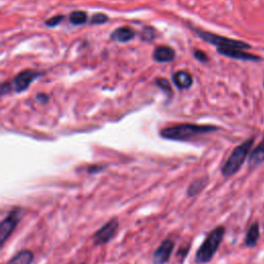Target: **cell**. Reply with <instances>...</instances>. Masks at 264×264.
<instances>
[{
  "label": "cell",
  "instance_id": "10",
  "mask_svg": "<svg viewBox=\"0 0 264 264\" xmlns=\"http://www.w3.org/2000/svg\"><path fill=\"white\" fill-rule=\"evenodd\" d=\"M175 53L170 47L166 46H160L154 50L153 52V59L156 62L164 63V62H171L174 59Z\"/></svg>",
  "mask_w": 264,
  "mask_h": 264
},
{
  "label": "cell",
  "instance_id": "7",
  "mask_svg": "<svg viewBox=\"0 0 264 264\" xmlns=\"http://www.w3.org/2000/svg\"><path fill=\"white\" fill-rule=\"evenodd\" d=\"M174 241L171 238H166L158 246L153 253V263L154 264H166L170 261L172 251L174 249Z\"/></svg>",
  "mask_w": 264,
  "mask_h": 264
},
{
  "label": "cell",
  "instance_id": "12",
  "mask_svg": "<svg viewBox=\"0 0 264 264\" xmlns=\"http://www.w3.org/2000/svg\"><path fill=\"white\" fill-rule=\"evenodd\" d=\"M207 184H209V179H207V177H202V178L195 179L187 188V192H186L187 196L190 198L196 197L204 190V188L207 186Z\"/></svg>",
  "mask_w": 264,
  "mask_h": 264
},
{
  "label": "cell",
  "instance_id": "13",
  "mask_svg": "<svg viewBox=\"0 0 264 264\" xmlns=\"http://www.w3.org/2000/svg\"><path fill=\"white\" fill-rule=\"evenodd\" d=\"M172 79L174 85L183 90L189 89L193 84V78L187 71H178L172 76Z\"/></svg>",
  "mask_w": 264,
  "mask_h": 264
},
{
  "label": "cell",
  "instance_id": "3",
  "mask_svg": "<svg viewBox=\"0 0 264 264\" xmlns=\"http://www.w3.org/2000/svg\"><path fill=\"white\" fill-rule=\"evenodd\" d=\"M254 140H255L254 138L248 139L231 152V154L226 160V162L222 166L221 172L224 177L225 178L233 177V175H234L242 169L246 159L250 156Z\"/></svg>",
  "mask_w": 264,
  "mask_h": 264
},
{
  "label": "cell",
  "instance_id": "19",
  "mask_svg": "<svg viewBox=\"0 0 264 264\" xmlns=\"http://www.w3.org/2000/svg\"><path fill=\"white\" fill-rule=\"evenodd\" d=\"M109 21V18L108 16L102 14V13H99V14H95L92 16L91 18V23L92 24H96V25H98V24H105Z\"/></svg>",
  "mask_w": 264,
  "mask_h": 264
},
{
  "label": "cell",
  "instance_id": "17",
  "mask_svg": "<svg viewBox=\"0 0 264 264\" xmlns=\"http://www.w3.org/2000/svg\"><path fill=\"white\" fill-rule=\"evenodd\" d=\"M88 19V16L85 12L82 11H76L73 12L69 16V21L74 25H82V24L86 23Z\"/></svg>",
  "mask_w": 264,
  "mask_h": 264
},
{
  "label": "cell",
  "instance_id": "18",
  "mask_svg": "<svg viewBox=\"0 0 264 264\" xmlns=\"http://www.w3.org/2000/svg\"><path fill=\"white\" fill-rule=\"evenodd\" d=\"M156 85L160 88V89H161L163 92H165L166 94H171V84L170 82L167 81V79L165 78H157L156 79Z\"/></svg>",
  "mask_w": 264,
  "mask_h": 264
},
{
  "label": "cell",
  "instance_id": "16",
  "mask_svg": "<svg viewBox=\"0 0 264 264\" xmlns=\"http://www.w3.org/2000/svg\"><path fill=\"white\" fill-rule=\"evenodd\" d=\"M260 236V229H259V224L254 223L250 226L249 230L246 234L245 237V245L248 248H254L258 243V239Z\"/></svg>",
  "mask_w": 264,
  "mask_h": 264
},
{
  "label": "cell",
  "instance_id": "25",
  "mask_svg": "<svg viewBox=\"0 0 264 264\" xmlns=\"http://www.w3.org/2000/svg\"><path fill=\"white\" fill-rule=\"evenodd\" d=\"M12 88H14V86H12V84H9V83L2 84V86H1V95H5L6 93L11 92Z\"/></svg>",
  "mask_w": 264,
  "mask_h": 264
},
{
  "label": "cell",
  "instance_id": "15",
  "mask_svg": "<svg viewBox=\"0 0 264 264\" xmlns=\"http://www.w3.org/2000/svg\"><path fill=\"white\" fill-rule=\"evenodd\" d=\"M34 260V255L30 250L23 249L14 255L6 264H32Z\"/></svg>",
  "mask_w": 264,
  "mask_h": 264
},
{
  "label": "cell",
  "instance_id": "20",
  "mask_svg": "<svg viewBox=\"0 0 264 264\" xmlns=\"http://www.w3.org/2000/svg\"><path fill=\"white\" fill-rule=\"evenodd\" d=\"M154 36H155V32L154 30L152 28H148L146 27L145 29L142 30V33H141V38L143 39V41L146 42H151L154 39Z\"/></svg>",
  "mask_w": 264,
  "mask_h": 264
},
{
  "label": "cell",
  "instance_id": "22",
  "mask_svg": "<svg viewBox=\"0 0 264 264\" xmlns=\"http://www.w3.org/2000/svg\"><path fill=\"white\" fill-rule=\"evenodd\" d=\"M189 250H190V245H187L186 247H181V249L178 252V258L180 259L181 263H183L184 260L187 258Z\"/></svg>",
  "mask_w": 264,
  "mask_h": 264
},
{
  "label": "cell",
  "instance_id": "24",
  "mask_svg": "<svg viewBox=\"0 0 264 264\" xmlns=\"http://www.w3.org/2000/svg\"><path fill=\"white\" fill-rule=\"evenodd\" d=\"M106 169V166H101V165H92L89 166L87 169V172L90 174H94V173H98L100 171H102L103 170Z\"/></svg>",
  "mask_w": 264,
  "mask_h": 264
},
{
  "label": "cell",
  "instance_id": "14",
  "mask_svg": "<svg viewBox=\"0 0 264 264\" xmlns=\"http://www.w3.org/2000/svg\"><path fill=\"white\" fill-rule=\"evenodd\" d=\"M264 162V135L259 145L251 151L249 156V166L256 167Z\"/></svg>",
  "mask_w": 264,
  "mask_h": 264
},
{
  "label": "cell",
  "instance_id": "23",
  "mask_svg": "<svg viewBox=\"0 0 264 264\" xmlns=\"http://www.w3.org/2000/svg\"><path fill=\"white\" fill-rule=\"evenodd\" d=\"M194 57L195 59H197L198 61H201V62H207L209 61V57H207L206 54L202 51V50H195L194 51Z\"/></svg>",
  "mask_w": 264,
  "mask_h": 264
},
{
  "label": "cell",
  "instance_id": "6",
  "mask_svg": "<svg viewBox=\"0 0 264 264\" xmlns=\"http://www.w3.org/2000/svg\"><path fill=\"white\" fill-rule=\"evenodd\" d=\"M119 219L114 217L109 219L105 225L100 227L96 233L93 234L92 239L95 246H103L109 244L111 239L115 237L119 230Z\"/></svg>",
  "mask_w": 264,
  "mask_h": 264
},
{
  "label": "cell",
  "instance_id": "4",
  "mask_svg": "<svg viewBox=\"0 0 264 264\" xmlns=\"http://www.w3.org/2000/svg\"><path fill=\"white\" fill-rule=\"evenodd\" d=\"M197 35L203 39L204 42L209 43L213 46L217 47V49H238V50H250L251 45L245 43L243 41H237V39H231L225 36H221L218 34L212 33V32L202 31L198 29H193Z\"/></svg>",
  "mask_w": 264,
  "mask_h": 264
},
{
  "label": "cell",
  "instance_id": "21",
  "mask_svg": "<svg viewBox=\"0 0 264 264\" xmlns=\"http://www.w3.org/2000/svg\"><path fill=\"white\" fill-rule=\"evenodd\" d=\"M63 20V16H54V17L47 19V22H46V25L47 27H56L58 25V24H60Z\"/></svg>",
  "mask_w": 264,
  "mask_h": 264
},
{
  "label": "cell",
  "instance_id": "2",
  "mask_svg": "<svg viewBox=\"0 0 264 264\" xmlns=\"http://www.w3.org/2000/svg\"><path fill=\"white\" fill-rule=\"evenodd\" d=\"M225 227L219 225L215 227L211 233L206 235L203 243L199 247L195 254L196 264H206L213 260L216 253L218 252L219 248L223 242L225 235Z\"/></svg>",
  "mask_w": 264,
  "mask_h": 264
},
{
  "label": "cell",
  "instance_id": "5",
  "mask_svg": "<svg viewBox=\"0 0 264 264\" xmlns=\"http://www.w3.org/2000/svg\"><path fill=\"white\" fill-rule=\"evenodd\" d=\"M25 210L21 206H15L6 215V217L0 223V248H3L12 234L18 227L19 223L22 221Z\"/></svg>",
  "mask_w": 264,
  "mask_h": 264
},
{
  "label": "cell",
  "instance_id": "9",
  "mask_svg": "<svg viewBox=\"0 0 264 264\" xmlns=\"http://www.w3.org/2000/svg\"><path fill=\"white\" fill-rule=\"evenodd\" d=\"M218 53L226 56L228 58L231 59H236V60H243V61H259L261 60V57L257 55L247 53L244 50H238V49H217Z\"/></svg>",
  "mask_w": 264,
  "mask_h": 264
},
{
  "label": "cell",
  "instance_id": "8",
  "mask_svg": "<svg viewBox=\"0 0 264 264\" xmlns=\"http://www.w3.org/2000/svg\"><path fill=\"white\" fill-rule=\"evenodd\" d=\"M42 74L37 73L34 70H24L20 73L14 79V88L18 93H21L28 89V87L31 85V83L35 81V79L41 77Z\"/></svg>",
  "mask_w": 264,
  "mask_h": 264
},
{
  "label": "cell",
  "instance_id": "1",
  "mask_svg": "<svg viewBox=\"0 0 264 264\" xmlns=\"http://www.w3.org/2000/svg\"><path fill=\"white\" fill-rule=\"evenodd\" d=\"M218 127L212 125H197V124H179L167 127L161 131V137L171 140H188L213 131H217Z\"/></svg>",
  "mask_w": 264,
  "mask_h": 264
},
{
  "label": "cell",
  "instance_id": "11",
  "mask_svg": "<svg viewBox=\"0 0 264 264\" xmlns=\"http://www.w3.org/2000/svg\"><path fill=\"white\" fill-rule=\"evenodd\" d=\"M134 36H135L134 30L128 26L120 27L110 34V38L118 43H127L133 39Z\"/></svg>",
  "mask_w": 264,
  "mask_h": 264
},
{
  "label": "cell",
  "instance_id": "26",
  "mask_svg": "<svg viewBox=\"0 0 264 264\" xmlns=\"http://www.w3.org/2000/svg\"><path fill=\"white\" fill-rule=\"evenodd\" d=\"M263 88H264V79H263Z\"/></svg>",
  "mask_w": 264,
  "mask_h": 264
}]
</instances>
